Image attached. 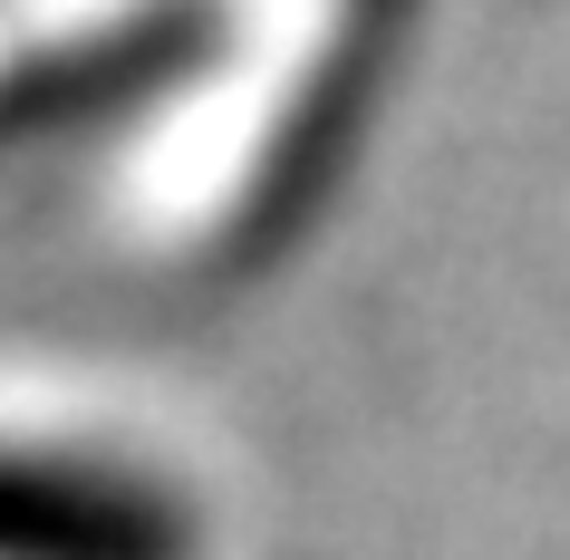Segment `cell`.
<instances>
[{
    "instance_id": "1",
    "label": "cell",
    "mask_w": 570,
    "mask_h": 560,
    "mask_svg": "<svg viewBox=\"0 0 570 560\" xmlns=\"http://www.w3.org/2000/svg\"><path fill=\"white\" fill-rule=\"evenodd\" d=\"M194 512L155 473L0 444V560H194Z\"/></svg>"
}]
</instances>
